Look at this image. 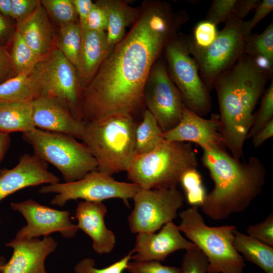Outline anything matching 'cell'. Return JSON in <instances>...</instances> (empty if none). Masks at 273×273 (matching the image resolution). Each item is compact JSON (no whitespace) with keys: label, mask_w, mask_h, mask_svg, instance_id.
<instances>
[{"label":"cell","mask_w":273,"mask_h":273,"mask_svg":"<svg viewBox=\"0 0 273 273\" xmlns=\"http://www.w3.org/2000/svg\"><path fill=\"white\" fill-rule=\"evenodd\" d=\"M188 18L186 14H174L165 2L145 6L129 32L81 89L80 120L86 123L116 115L133 117L144 102L154 62Z\"/></svg>","instance_id":"1"},{"label":"cell","mask_w":273,"mask_h":273,"mask_svg":"<svg viewBox=\"0 0 273 273\" xmlns=\"http://www.w3.org/2000/svg\"><path fill=\"white\" fill-rule=\"evenodd\" d=\"M202 150V162L214 183L200 206L203 212L221 220L243 211L262 191L266 174L263 162L256 156L242 162L222 146Z\"/></svg>","instance_id":"2"},{"label":"cell","mask_w":273,"mask_h":273,"mask_svg":"<svg viewBox=\"0 0 273 273\" xmlns=\"http://www.w3.org/2000/svg\"><path fill=\"white\" fill-rule=\"evenodd\" d=\"M250 73V57L243 54L234 65L216 77L213 84L219 104V131L223 144L238 160L243 157L248 132L244 111Z\"/></svg>","instance_id":"3"},{"label":"cell","mask_w":273,"mask_h":273,"mask_svg":"<svg viewBox=\"0 0 273 273\" xmlns=\"http://www.w3.org/2000/svg\"><path fill=\"white\" fill-rule=\"evenodd\" d=\"M136 126L127 115L84 123L80 139L95 158L97 170L112 176L129 169L136 156Z\"/></svg>","instance_id":"4"},{"label":"cell","mask_w":273,"mask_h":273,"mask_svg":"<svg viewBox=\"0 0 273 273\" xmlns=\"http://www.w3.org/2000/svg\"><path fill=\"white\" fill-rule=\"evenodd\" d=\"M198 165L191 144L164 140L152 151L135 156L127 178L143 189L177 188L183 174Z\"/></svg>","instance_id":"5"},{"label":"cell","mask_w":273,"mask_h":273,"mask_svg":"<svg viewBox=\"0 0 273 273\" xmlns=\"http://www.w3.org/2000/svg\"><path fill=\"white\" fill-rule=\"evenodd\" d=\"M198 207L191 206L179 213L178 227L207 257L208 273H243L244 259L233 244L236 226L206 225Z\"/></svg>","instance_id":"6"},{"label":"cell","mask_w":273,"mask_h":273,"mask_svg":"<svg viewBox=\"0 0 273 273\" xmlns=\"http://www.w3.org/2000/svg\"><path fill=\"white\" fill-rule=\"evenodd\" d=\"M22 138L32 147L34 155L60 171L65 183L79 180L97 169L95 158L73 136L35 128L23 133Z\"/></svg>","instance_id":"7"},{"label":"cell","mask_w":273,"mask_h":273,"mask_svg":"<svg viewBox=\"0 0 273 273\" xmlns=\"http://www.w3.org/2000/svg\"><path fill=\"white\" fill-rule=\"evenodd\" d=\"M243 21L232 14L214 40L206 48L195 46L190 36H187L189 52L209 92L213 88L216 77L234 65L243 54L244 38L241 31Z\"/></svg>","instance_id":"8"},{"label":"cell","mask_w":273,"mask_h":273,"mask_svg":"<svg viewBox=\"0 0 273 273\" xmlns=\"http://www.w3.org/2000/svg\"><path fill=\"white\" fill-rule=\"evenodd\" d=\"M164 49L169 76L185 106L202 117L207 115L211 109V97L189 52L187 36L176 35Z\"/></svg>","instance_id":"9"},{"label":"cell","mask_w":273,"mask_h":273,"mask_svg":"<svg viewBox=\"0 0 273 273\" xmlns=\"http://www.w3.org/2000/svg\"><path fill=\"white\" fill-rule=\"evenodd\" d=\"M141 189L135 184L116 180L112 176L96 170L75 181L42 186L38 193L56 194L51 203L59 207L64 206L68 201L73 200L102 202L112 198L121 199L129 206L128 200L132 199Z\"/></svg>","instance_id":"10"},{"label":"cell","mask_w":273,"mask_h":273,"mask_svg":"<svg viewBox=\"0 0 273 273\" xmlns=\"http://www.w3.org/2000/svg\"><path fill=\"white\" fill-rule=\"evenodd\" d=\"M32 73L40 86L42 95L58 99L76 119L81 121V89L77 72L59 49L43 57Z\"/></svg>","instance_id":"11"},{"label":"cell","mask_w":273,"mask_h":273,"mask_svg":"<svg viewBox=\"0 0 273 273\" xmlns=\"http://www.w3.org/2000/svg\"><path fill=\"white\" fill-rule=\"evenodd\" d=\"M134 208L128 217L132 233H155L173 221L185 197L177 188L141 189L132 198Z\"/></svg>","instance_id":"12"},{"label":"cell","mask_w":273,"mask_h":273,"mask_svg":"<svg viewBox=\"0 0 273 273\" xmlns=\"http://www.w3.org/2000/svg\"><path fill=\"white\" fill-rule=\"evenodd\" d=\"M149 79L145 87L144 102L164 132L177 124L185 105L164 63L159 61L153 66Z\"/></svg>","instance_id":"13"},{"label":"cell","mask_w":273,"mask_h":273,"mask_svg":"<svg viewBox=\"0 0 273 273\" xmlns=\"http://www.w3.org/2000/svg\"><path fill=\"white\" fill-rule=\"evenodd\" d=\"M11 208L20 213L25 219L26 225L16 234L15 238L30 240L40 236L47 237L55 232L66 239L74 237L79 230L70 219L69 210H59L28 199L10 203Z\"/></svg>","instance_id":"14"},{"label":"cell","mask_w":273,"mask_h":273,"mask_svg":"<svg viewBox=\"0 0 273 273\" xmlns=\"http://www.w3.org/2000/svg\"><path fill=\"white\" fill-rule=\"evenodd\" d=\"M195 246L181 235L178 226L171 221L164 224L157 233L138 234L131 259L138 262H160L176 251L187 250Z\"/></svg>","instance_id":"15"},{"label":"cell","mask_w":273,"mask_h":273,"mask_svg":"<svg viewBox=\"0 0 273 273\" xmlns=\"http://www.w3.org/2000/svg\"><path fill=\"white\" fill-rule=\"evenodd\" d=\"M60 178L48 170V163L35 155H21L11 169H0V202L23 189L42 184L60 183Z\"/></svg>","instance_id":"16"},{"label":"cell","mask_w":273,"mask_h":273,"mask_svg":"<svg viewBox=\"0 0 273 273\" xmlns=\"http://www.w3.org/2000/svg\"><path fill=\"white\" fill-rule=\"evenodd\" d=\"M219 127V115L213 114L210 118L205 119L185 106L179 122L171 129L164 132L163 136L165 140L169 142L195 143L202 149L224 147Z\"/></svg>","instance_id":"17"},{"label":"cell","mask_w":273,"mask_h":273,"mask_svg":"<svg viewBox=\"0 0 273 273\" xmlns=\"http://www.w3.org/2000/svg\"><path fill=\"white\" fill-rule=\"evenodd\" d=\"M5 246L13 249L3 273H47L44 262L47 256L56 249L58 243L52 237L30 240L14 238Z\"/></svg>","instance_id":"18"},{"label":"cell","mask_w":273,"mask_h":273,"mask_svg":"<svg viewBox=\"0 0 273 273\" xmlns=\"http://www.w3.org/2000/svg\"><path fill=\"white\" fill-rule=\"evenodd\" d=\"M32 119L35 128L64 133L80 139L84 123L76 119L58 99L41 95L32 101Z\"/></svg>","instance_id":"19"},{"label":"cell","mask_w":273,"mask_h":273,"mask_svg":"<svg viewBox=\"0 0 273 273\" xmlns=\"http://www.w3.org/2000/svg\"><path fill=\"white\" fill-rule=\"evenodd\" d=\"M107 212L103 203L86 201L79 203L75 210L78 229L91 238L94 250L100 255L111 252L116 242L114 233L105 224Z\"/></svg>","instance_id":"20"},{"label":"cell","mask_w":273,"mask_h":273,"mask_svg":"<svg viewBox=\"0 0 273 273\" xmlns=\"http://www.w3.org/2000/svg\"><path fill=\"white\" fill-rule=\"evenodd\" d=\"M105 31L82 29V42L76 70L80 89L90 81L110 53Z\"/></svg>","instance_id":"21"},{"label":"cell","mask_w":273,"mask_h":273,"mask_svg":"<svg viewBox=\"0 0 273 273\" xmlns=\"http://www.w3.org/2000/svg\"><path fill=\"white\" fill-rule=\"evenodd\" d=\"M16 30L40 58L50 52L53 40L52 30L48 14L40 2L29 16L17 23Z\"/></svg>","instance_id":"22"},{"label":"cell","mask_w":273,"mask_h":273,"mask_svg":"<svg viewBox=\"0 0 273 273\" xmlns=\"http://www.w3.org/2000/svg\"><path fill=\"white\" fill-rule=\"evenodd\" d=\"M104 8L107 17V40L111 51L125 36L126 28L135 21L141 11L118 0L98 1Z\"/></svg>","instance_id":"23"},{"label":"cell","mask_w":273,"mask_h":273,"mask_svg":"<svg viewBox=\"0 0 273 273\" xmlns=\"http://www.w3.org/2000/svg\"><path fill=\"white\" fill-rule=\"evenodd\" d=\"M32 101L0 102V132L23 133L35 129Z\"/></svg>","instance_id":"24"},{"label":"cell","mask_w":273,"mask_h":273,"mask_svg":"<svg viewBox=\"0 0 273 273\" xmlns=\"http://www.w3.org/2000/svg\"><path fill=\"white\" fill-rule=\"evenodd\" d=\"M234 246L246 260L256 264L265 273H273V247L265 244L236 229Z\"/></svg>","instance_id":"25"},{"label":"cell","mask_w":273,"mask_h":273,"mask_svg":"<svg viewBox=\"0 0 273 273\" xmlns=\"http://www.w3.org/2000/svg\"><path fill=\"white\" fill-rule=\"evenodd\" d=\"M41 95L32 72L17 74L0 84V102L30 101Z\"/></svg>","instance_id":"26"},{"label":"cell","mask_w":273,"mask_h":273,"mask_svg":"<svg viewBox=\"0 0 273 273\" xmlns=\"http://www.w3.org/2000/svg\"><path fill=\"white\" fill-rule=\"evenodd\" d=\"M163 133L156 118L146 109L142 121L135 127L136 155L149 152L159 145L164 140Z\"/></svg>","instance_id":"27"},{"label":"cell","mask_w":273,"mask_h":273,"mask_svg":"<svg viewBox=\"0 0 273 273\" xmlns=\"http://www.w3.org/2000/svg\"><path fill=\"white\" fill-rule=\"evenodd\" d=\"M9 52L14 76L31 72L41 59L30 49L17 30L14 33Z\"/></svg>","instance_id":"28"},{"label":"cell","mask_w":273,"mask_h":273,"mask_svg":"<svg viewBox=\"0 0 273 273\" xmlns=\"http://www.w3.org/2000/svg\"><path fill=\"white\" fill-rule=\"evenodd\" d=\"M82 42V29L78 23L61 25L58 48L77 68Z\"/></svg>","instance_id":"29"},{"label":"cell","mask_w":273,"mask_h":273,"mask_svg":"<svg viewBox=\"0 0 273 273\" xmlns=\"http://www.w3.org/2000/svg\"><path fill=\"white\" fill-rule=\"evenodd\" d=\"M243 54L252 57L262 56L273 63V22L260 34H251L244 38Z\"/></svg>","instance_id":"30"},{"label":"cell","mask_w":273,"mask_h":273,"mask_svg":"<svg viewBox=\"0 0 273 273\" xmlns=\"http://www.w3.org/2000/svg\"><path fill=\"white\" fill-rule=\"evenodd\" d=\"M47 14L61 25L76 23L77 14L72 0L40 1Z\"/></svg>","instance_id":"31"},{"label":"cell","mask_w":273,"mask_h":273,"mask_svg":"<svg viewBox=\"0 0 273 273\" xmlns=\"http://www.w3.org/2000/svg\"><path fill=\"white\" fill-rule=\"evenodd\" d=\"M179 183L186 192L188 203L192 206H200L206 194L202 185L201 176L197 169L185 172Z\"/></svg>","instance_id":"32"},{"label":"cell","mask_w":273,"mask_h":273,"mask_svg":"<svg viewBox=\"0 0 273 273\" xmlns=\"http://www.w3.org/2000/svg\"><path fill=\"white\" fill-rule=\"evenodd\" d=\"M273 119V80L264 96L258 111L254 114L251 126L247 134L246 139L252 138L261 128Z\"/></svg>","instance_id":"33"},{"label":"cell","mask_w":273,"mask_h":273,"mask_svg":"<svg viewBox=\"0 0 273 273\" xmlns=\"http://www.w3.org/2000/svg\"><path fill=\"white\" fill-rule=\"evenodd\" d=\"M132 254L131 250L119 260L102 268L96 267L95 262L93 258H85L75 265L74 271L75 273H122L126 270Z\"/></svg>","instance_id":"34"},{"label":"cell","mask_w":273,"mask_h":273,"mask_svg":"<svg viewBox=\"0 0 273 273\" xmlns=\"http://www.w3.org/2000/svg\"><path fill=\"white\" fill-rule=\"evenodd\" d=\"M209 263L204 254L196 246L186 250L179 273H208Z\"/></svg>","instance_id":"35"},{"label":"cell","mask_w":273,"mask_h":273,"mask_svg":"<svg viewBox=\"0 0 273 273\" xmlns=\"http://www.w3.org/2000/svg\"><path fill=\"white\" fill-rule=\"evenodd\" d=\"M218 31L216 25L206 20L199 22L194 27L192 42L200 48L209 46L215 39Z\"/></svg>","instance_id":"36"},{"label":"cell","mask_w":273,"mask_h":273,"mask_svg":"<svg viewBox=\"0 0 273 273\" xmlns=\"http://www.w3.org/2000/svg\"><path fill=\"white\" fill-rule=\"evenodd\" d=\"M247 233L258 241L273 247V213L260 222L249 225Z\"/></svg>","instance_id":"37"},{"label":"cell","mask_w":273,"mask_h":273,"mask_svg":"<svg viewBox=\"0 0 273 273\" xmlns=\"http://www.w3.org/2000/svg\"><path fill=\"white\" fill-rule=\"evenodd\" d=\"M236 0H213L207 13L206 20L215 25L225 22L232 14Z\"/></svg>","instance_id":"38"},{"label":"cell","mask_w":273,"mask_h":273,"mask_svg":"<svg viewBox=\"0 0 273 273\" xmlns=\"http://www.w3.org/2000/svg\"><path fill=\"white\" fill-rule=\"evenodd\" d=\"M126 270L130 273H179V267L164 265L158 261H129Z\"/></svg>","instance_id":"39"},{"label":"cell","mask_w":273,"mask_h":273,"mask_svg":"<svg viewBox=\"0 0 273 273\" xmlns=\"http://www.w3.org/2000/svg\"><path fill=\"white\" fill-rule=\"evenodd\" d=\"M273 10L272 0H263L255 9L254 16L251 19L242 21L241 31L242 36L245 38L252 34V29L266 16Z\"/></svg>","instance_id":"40"},{"label":"cell","mask_w":273,"mask_h":273,"mask_svg":"<svg viewBox=\"0 0 273 273\" xmlns=\"http://www.w3.org/2000/svg\"><path fill=\"white\" fill-rule=\"evenodd\" d=\"M107 17L104 8L98 2L94 3L88 14L84 27L81 29L96 31L107 30Z\"/></svg>","instance_id":"41"},{"label":"cell","mask_w":273,"mask_h":273,"mask_svg":"<svg viewBox=\"0 0 273 273\" xmlns=\"http://www.w3.org/2000/svg\"><path fill=\"white\" fill-rule=\"evenodd\" d=\"M11 17L20 22L29 16L40 3L37 0H11Z\"/></svg>","instance_id":"42"},{"label":"cell","mask_w":273,"mask_h":273,"mask_svg":"<svg viewBox=\"0 0 273 273\" xmlns=\"http://www.w3.org/2000/svg\"><path fill=\"white\" fill-rule=\"evenodd\" d=\"M10 54L7 47L0 44V84L14 76Z\"/></svg>","instance_id":"43"},{"label":"cell","mask_w":273,"mask_h":273,"mask_svg":"<svg viewBox=\"0 0 273 273\" xmlns=\"http://www.w3.org/2000/svg\"><path fill=\"white\" fill-rule=\"evenodd\" d=\"M260 2V0H236L232 14L243 20L252 10L257 8Z\"/></svg>","instance_id":"44"},{"label":"cell","mask_w":273,"mask_h":273,"mask_svg":"<svg viewBox=\"0 0 273 273\" xmlns=\"http://www.w3.org/2000/svg\"><path fill=\"white\" fill-rule=\"evenodd\" d=\"M79 18V23L82 29L85 24L87 17L90 13L94 3L90 0H72Z\"/></svg>","instance_id":"45"},{"label":"cell","mask_w":273,"mask_h":273,"mask_svg":"<svg viewBox=\"0 0 273 273\" xmlns=\"http://www.w3.org/2000/svg\"><path fill=\"white\" fill-rule=\"evenodd\" d=\"M272 136L273 119H271L252 138L253 147L255 148L259 147Z\"/></svg>","instance_id":"46"},{"label":"cell","mask_w":273,"mask_h":273,"mask_svg":"<svg viewBox=\"0 0 273 273\" xmlns=\"http://www.w3.org/2000/svg\"><path fill=\"white\" fill-rule=\"evenodd\" d=\"M12 30V25L8 18L0 13V43L7 40Z\"/></svg>","instance_id":"47"},{"label":"cell","mask_w":273,"mask_h":273,"mask_svg":"<svg viewBox=\"0 0 273 273\" xmlns=\"http://www.w3.org/2000/svg\"><path fill=\"white\" fill-rule=\"evenodd\" d=\"M11 141L9 134L0 132V164L11 146Z\"/></svg>","instance_id":"48"},{"label":"cell","mask_w":273,"mask_h":273,"mask_svg":"<svg viewBox=\"0 0 273 273\" xmlns=\"http://www.w3.org/2000/svg\"><path fill=\"white\" fill-rule=\"evenodd\" d=\"M11 0H0V13L5 17H11Z\"/></svg>","instance_id":"49"},{"label":"cell","mask_w":273,"mask_h":273,"mask_svg":"<svg viewBox=\"0 0 273 273\" xmlns=\"http://www.w3.org/2000/svg\"><path fill=\"white\" fill-rule=\"evenodd\" d=\"M7 261L5 257L0 255V273H3V268Z\"/></svg>","instance_id":"50"},{"label":"cell","mask_w":273,"mask_h":273,"mask_svg":"<svg viewBox=\"0 0 273 273\" xmlns=\"http://www.w3.org/2000/svg\"><path fill=\"white\" fill-rule=\"evenodd\" d=\"M1 218H0V225H1Z\"/></svg>","instance_id":"51"}]
</instances>
